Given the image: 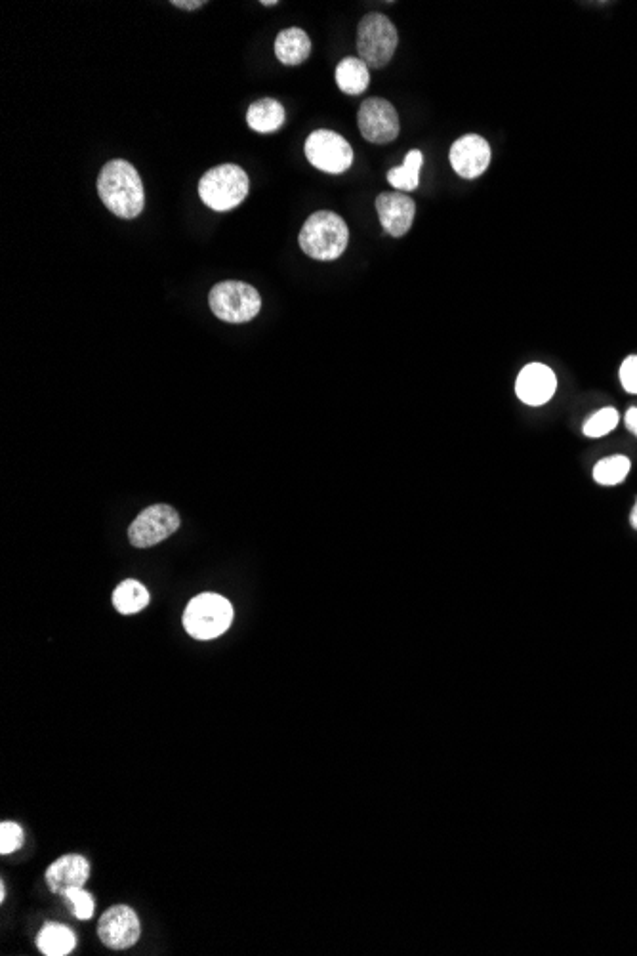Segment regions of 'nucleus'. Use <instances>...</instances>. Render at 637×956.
I'll return each mask as SVG.
<instances>
[{
	"label": "nucleus",
	"mask_w": 637,
	"mask_h": 956,
	"mask_svg": "<svg viewBox=\"0 0 637 956\" xmlns=\"http://www.w3.org/2000/svg\"><path fill=\"white\" fill-rule=\"evenodd\" d=\"M98 195L103 205L124 220L138 218L145 207L144 182L128 161L115 159L98 176Z\"/></svg>",
	"instance_id": "obj_1"
},
{
	"label": "nucleus",
	"mask_w": 637,
	"mask_h": 956,
	"mask_svg": "<svg viewBox=\"0 0 637 956\" xmlns=\"http://www.w3.org/2000/svg\"><path fill=\"white\" fill-rule=\"evenodd\" d=\"M300 249L313 260L332 262L344 254L350 243L348 224L330 210L311 214L298 235Z\"/></svg>",
	"instance_id": "obj_2"
},
{
	"label": "nucleus",
	"mask_w": 637,
	"mask_h": 956,
	"mask_svg": "<svg viewBox=\"0 0 637 956\" xmlns=\"http://www.w3.org/2000/svg\"><path fill=\"white\" fill-rule=\"evenodd\" d=\"M247 172L237 165L210 168L199 182V197L206 207L216 212H227L239 207L247 199Z\"/></svg>",
	"instance_id": "obj_3"
},
{
	"label": "nucleus",
	"mask_w": 637,
	"mask_h": 956,
	"mask_svg": "<svg viewBox=\"0 0 637 956\" xmlns=\"http://www.w3.org/2000/svg\"><path fill=\"white\" fill-rule=\"evenodd\" d=\"M233 623V605L220 594H201L193 598L184 613L185 632L195 640H214Z\"/></svg>",
	"instance_id": "obj_4"
},
{
	"label": "nucleus",
	"mask_w": 637,
	"mask_h": 956,
	"mask_svg": "<svg viewBox=\"0 0 637 956\" xmlns=\"http://www.w3.org/2000/svg\"><path fill=\"white\" fill-rule=\"evenodd\" d=\"M397 42V29L388 16L372 12L359 21L357 52L359 60L367 63V67H386L397 50Z\"/></svg>",
	"instance_id": "obj_5"
},
{
	"label": "nucleus",
	"mask_w": 637,
	"mask_h": 956,
	"mask_svg": "<svg viewBox=\"0 0 637 956\" xmlns=\"http://www.w3.org/2000/svg\"><path fill=\"white\" fill-rule=\"evenodd\" d=\"M208 304L218 319L241 325L260 313L262 298L252 285L243 281H224L210 291Z\"/></svg>",
	"instance_id": "obj_6"
},
{
	"label": "nucleus",
	"mask_w": 637,
	"mask_h": 956,
	"mask_svg": "<svg viewBox=\"0 0 637 956\" xmlns=\"http://www.w3.org/2000/svg\"><path fill=\"white\" fill-rule=\"evenodd\" d=\"M304 151L309 163L327 174H342L353 165V149L348 140L332 130L311 132Z\"/></svg>",
	"instance_id": "obj_7"
},
{
	"label": "nucleus",
	"mask_w": 637,
	"mask_h": 956,
	"mask_svg": "<svg viewBox=\"0 0 637 956\" xmlns=\"http://www.w3.org/2000/svg\"><path fill=\"white\" fill-rule=\"evenodd\" d=\"M178 529L180 514L168 504H157L145 508L144 512L132 521L128 529V539L136 548H151L172 537Z\"/></svg>",
	"instance_id": "obj_8"
},
{
	"label": "nucleus",
	"mask_w": 637,
	"mask_h": 956,
	"mask_svg": "<svg viewBox=\"0 0 637 956\" xmlns=\"http://www.w3.org/2000/svg\"><path fill=\"white\" fill-rule=\"evenodd\" d=\"M359 130L370 144H390L399 136V115L395 107L384 98H369L359 107L357 113Z\"/></svg>",
	"instance_id": "obj_9"
},
{
	"label": "nucleus",
	"mask_w": 637,
	"mask_h": 956,
	"mask_svg": "<svg viewBox=\"0 0 637 956\" xmlns=\"http://www.w3.org/2000/svg\"><path fill=\"white\" fill-rule=\"evenodd\" d=\"M140 934H142L140 918L126 905H115L107 909L100 918L98 936L102 939L103 945L109 949H115V951L130 949L138 943Z\"/></svg>",
	"instance_id": "obj_10"
},
{
	"label": "nucleus",
	"mask_w": 637,
	"mask_h": 956,
	"mask_svg": "<svg viewBox=\"0 0 637 956\" xmlns=\"http://www.w3.org/2000/svg\"><path fill=\"white\" fill-rule=\"evenodd\" d=\"M451 167L466 180L481 176L491 165V147L477 134L462 136L451 147Z\"/></svg>",
	"instance_id": "obj_11"
},
{
	"label": "nucleus",
	"mask_w": 637,
	"mask_h": 956,
	"mask_svg": "<svg viewBox=\"0 0 637 956\" xmlns=\"http://www.w3.org/2000/svg\"><path fill=\"white\" fill-rule=\"evenodd\" d=\"M557 390V378L554 371L542 363H531L523 367L515 382V394L531 407H540L554 397Z\"/></svg>",
	"instance_id": "obj_12"
},
{
	"label": "nucleus",
	"mask_w": 637,
	"mask_h": 956,
	"mask_svg": "<svg viewBox=\"0 0 637 956\" xmlns=\"http://www.w3.org/2000/svg\"><path fill=\"white\" fill-rule=\"evenodd\" d=\"M376 210L382 228L393 237H403L409 233L416 216V203L407 193L390 191L382 193L376 199Z\"/></svg>",
	"instance_id": "obj_13"
},
{
	"label": "nucleus",
	"mask_w": 637,
	"mask_h": 956,
	"mask_svg": "<svg viewBox=\"0 0 637 956\" xmlns=\"http://www.w3.org/2000/svg\"><path fill=\"white\" fill-rule=\"evenodd\" d=\"M90 876V863L83 855H65L54 861L46 871V882L54 894L65 895L69 890L83 888Z\"/></svg>",
	"instance_id": "obj_14"
},
{
	"label": "nucleus",
	"mask_w": 637,
	"mask_h": 956,
	"mask_svg": "<svg viewBox=\"0 0 637 956\" xmlns=\"http://www.w3.org/2000/svg\"><path fill=\"white\" fill-rule=\"evenodd\" d=\"M309 54H311V39L300 27H290L277 35L275 56L283 65L288 67L302 65L308 60Z\"/></svg>",
	"instance_id": "obj_15"
},
{
	"label": "nucleus",
	"mask_w": 637,
	"mask_h": 956,
	"mask_svg": "<svg viewBox=\"0 0 637 956\" xmlns=\"http://www.w3.org/2000/svg\"><path fill=\"white\" fill-rule=\"evenodd\" d=\"M287 113L281 102L273 98H264L258 100L248 107L247 123L254 132L260 134H271L277 132L281 126L285 125Z\"/></svg>",
	"instance_id": "obj_16"
},
{
	"label": "nucleus",
	"mask_w": 637,
	"mask_h": 956,
	"mask_svg": "<svg viewBox=\"0 0 637 956\" xmlns=\"http://www.w3.org/2000/svg\"><path fill=\"white\" fill-rule=\"evenodd\" d=\"M370 73L367 63L359 58H346L336 67V84L348 96H359L369 88Z\"/></svg>",
	"instance_id": "obj_17"
},
{
	"label": "nucleus",
	"mask_w": 637,
	"mask_h": 956,
	"mask_svg": "<svg viewBox=\"0 0 637 956\" xmlns=\"http://www.w3.org/2000/svg\"><path fill=\"white\" fill-rule=\"evenodd\" d=\"M37 945H39L42 955L65 956L75 949L77 937L67 926L50 922L42 928L39 939H37Z\"/></svg>",
	"instance_id": "obj_18"
},
{
	"label": "nucleus",
	"mask_w": 637,
	"mask_h": 956,
	"mask_svg": "<svg viewBox=\"0 0 637 956\" xmlns=\"http://www.w3.org/2000/svg\"><path fill=\"white\" fill-rule=\"evenodd\" d=\"M113 605L121 615H136L149 605V592L142 582L124 581L113 592Z\"/></svg>",
	"instance_id": "obj_19"
},
{
	"label": "nucleus",
	"mask_w": 637,
	"mask_h": 956,
	"mask_svg": "<svg viewBox=\"0 0 637 956\" xmlns=\"http://www.w3.org/2000/svg\"><path fill=\"white\" fill-rule=\"evenodd\" d=\"M424 165V155L418 149H412L405 157L401 167L391 168L388 172V182L401 193L414 191L420 184V168Z\"/></svg>",
	"instance_id": "obj_20"
},
{
	"label": "nucleus",
	"mask_w": 637,
	"mask_h": 956,
	"mask_svg": "<svg viewBox=\"0 0 637 956\" xmlns=\"http://www.w3.org/2000/svg\"><path fill=\"white\" fill-rule=\"evenodd\" d=\"M630 458L624 455H615V457L603 458L599 460L594 468V479L599 485H618L622 483L628 472H630Z\"/></svg>",
	"instance_id": "obj_21"
},
{
	"label": "nucleus",
	"mask_w": 637,
	"mask_h": 956,
	"mask_svg": "<svg viewBox=\"0 0 637 956\" xmlns=\"http://www.w3.org/2000/svg\"><path fill=\"white\" fill-rule=\"evenodd\" d=\"M618 420H620V415H618L617 409L613 407H605L601 411H597L596 415L590 416L584 424V436L588 437H603L607 436L609 432H613L618 426Z\"/></svg>",
	"instance_id": "obj_22"
},
{
	"label": "nucleus",
	"mask_w": 637,
	"mask_h": 956,
	"mask_svg": "<svg viewBox=\"0 0 637 956\" xmlns=\"http://www.w3.org/2000/svg\"><path fill=\"white\" fill-rule=\"evenodd\" d=\"M23 829H21L18 823H12V821H4L0 825V853L2 855H8V853L18 852L21 846H23Z\"/></svg>",
	"instance_id": "obj_23"
},
{
	"label": "nucleus",
	"mask_w": 637,
	"mask_h": 956,
	"mask_svg": "<svg viewBox=\"0 0 637 956\" xmlns=\"http://www.w3.org/2000/svg\"><path fill=\"white\" fill-rule=\"evenodd\" d=\"M65 897L79 920H90L94 916V899L88 892H84L83 888L69 890Z\"/></svg>",
	"instance_id": "obj_24"
},
{
	"label": "nucleus",
	"mask_w": 637,
	"mask_h": 956,
	"mask_svg": "<svg viewBox=\"0 0 637 956\" xmlns=\"http://www.w3.org/2000/svg\"><path fill=\"white\" fill-rule=\"evenodd\" d=\"M620 382L628 394L637 395V355H630L620 365Z\"/></svg>",
	"instance_id": "obj_25"
},
{
	"label": "nucleus",
	"mask_w": 637,
	"mask_h": 956,
	"mask_svg": "<svg viewBox=\"0 0 637 956\" xmlns=\"http://www.w3.org/2000/svg\"><path fill=\"white\" fill-rule=\"evenodd\" d=\"M205 4V0H172V6H178L182 10H197Z\"/></svg>",
	"instance_id": "obj_26"
},
{
	"label": "nucleus",
	"mask_w": 637,
	"mask_h": 956,
	"mask_svg": "<svg viewBox=\"0 0 637 956\" xmlns=\"http://www.w3.org/2000/svg\"><path fill=\"white\" fill-rule=\"evenodd\" d=\"M624 422H626V428H628L634 436H637V407L628 409V413L624 416Z\"/></svg>",
	"instance_id": "obj_27"
},
{
	"label": "nucleus",
	"mask_w": 637,
	"mask_h": 956,
	"mask_svg": "<svg viewBox=\"0 0 637 956\" xmlns=\"http://www.w3.org/2000/svg\"><path fill=\"white\" fill-rule=\"evenodd\" d=\"M630 521H632V527L637 531V500L636 504H634V510H632V514H630Z\"/></svg>",
	"instance_id": "obj_28"
},
{
	"label": "nucleus",
	"mask_w": 637,
	"mask_h": 956,
	"mask_svg": "<svg viewBox=\"0 0 637 956\" xmlns=\"http://www.w3.org/2000/svg\"><path fill=\"white\" fill-rule=\"evenodd\" d=\"M264 6H277V0H262Z\"/></svg>",
	"instance_id": "obj_29"
},
{
	"label": "nucleus",
	"mask_w": 637,
	"mask_h": 956,
	"mask_svg": "<svg viewBox=\"0 0 637 956\" xmlns=\"http://www.w3.org/2000/svg\"><path fill=\"white\" fill-rule=\"evenodd\" d=\"M4 897H6V888H4V884H2V886H0V899L4 901Z\"/></svg>",
	"instance_id": "obj_30"
}]
</instances>
